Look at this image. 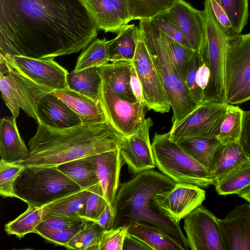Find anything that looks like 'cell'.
<instances>
[{
  "label": "cell",
  "instance_id": "20",
  "mask_svg": "<svg viewBox=\"0 0 250 250\" xmlns=\"http://www.w3.org/2000/svg\"><path fill=\"white\" fill-rule=\"evenodd\" d=\"M85 158L94 168L104 196L115 211L113 205L119 188L120 171L123 164L119 148Z\"/></svg>",
  "mask_w": 250,
  "mask_h": 250
},
{
  "label": "cell",
  "instance_id": "16",
  "mask_svg": "<svg viewBox=\"0 0 250 250\" xmlns=\"http://www.w3.org/2000/svg\"><path fill=\"white\" fill-rule=\"evenodd\" d=\"M152 125L150 118L145 119L140 127L132 135L125 137L119 149L123 162L129 172L135 174L153 169L154 162L149 132Z\"/></svg>",
  "mask_w": 250,
  "mask_h": 250
},
{
  "label": "cell",
  "instance_id": "53",
  "mask_svg": "<svg viewBox=\"0 0 250 250\" xmlns=\"http://www.w3.org/2000/svg\"><path fill=\"white\" fill-rule=\"evenodd\" d=\"M249 100H250V79L231 99L229 104H241Z\"/></svg>",
  "mask_w": 250,
  "mask_h": 250
},
{
  "label": "cell",
  "instance_id": "15",
  "mask_svg": "<svg viewBox=\"0 0 250 250\" xmlns=\"http://www.w3.org/2000/svg\"><path fill=\"white\" fill-rule=\"evenodd\" d=\"M184 229L191 250H225L219 219L199 206L184 218Z\"/></svg>",
  "mask_w": 250,
  "mask_h": 250
},
{
  "label": "cell",
  "instance_id": "29",
  "mask_svg": "<svg viewBox=\"0 0 250 250\" xmlns=\"http://www.w3.org/2000/svg\"><path fill=\"white\" fill-rule=\"evenodd\" d=\"M65 197L40 207L28 206L24 212L5 225V232L8 235H16L20 239L28 233H34L35 229L42 221L50 208Z\"/></svg>",
  "mask_w": 250,
  "mask_h": 250
},
{
  "label": "cell",
  "instance_id": "36",
  "mask_svg": "<svg viewBox=\"0 0 250 250\" xmlns=\"http://www.w3.org/2000/svg\"><path fill=\"white\" fill-rule=\"evenodd\" d=\"M130 21L149 20L168 11L176 0H127Z\"/></svg>",
  "mask_w": 250,
  "mask_h": 250
},
{
  "label": "cell",
  "instance_id": "9",
  "mask_svg": "<svg viewBox=\"0 0 250 250\" xmlns=\"http://www.w3.org/2000/svg\"><path fill=\"white\" fill-rule=\"evenodd\" d=\"M228 104L204 101L182 121L172 126L169 138L178 143L195 136L217 137Z\"/></svg>",
  "mask_w": 250,
  "mask_h": 250
},
{
  "label": "cell",
  "instance_id": "22",
  "mask_svg": "<svg viewBox=\"0 0 250 250\" xmlns=\"http://www.w3.org/2000/svg\"><path fill=\"white\" fill-rule=\"evenodd\" d=\"M52 93L59 97L81 119L83 123L97 124L107 119L100 102H96L68 87Z\"/></svg>",
  "mask_w": 250,
  "mask_h": 250
},
{
  "label": "cell",
  "instance_id": "14",
  "mask_svg": "<svg viewBox=\"0 0 250 250\" xmlns=\"http://www.w3.org/2000/svg\"><path fill=\"white\" fill-rule=\"evenodd\" d=\"M206 198V192L197 186L176 183L170 190L158 193L152 202L158 211L176 224L201 206Z\"/></svg>",
  "mask_w": 250,
  "mask_h": 250
},
{
  "label": "cell",
  "instance_id": "47",
  "mask_svg": "<svg viewBox=\"0 0 250 250\" xmlns=\"http://www.w3.org/2000/svg\"><path fill=\"white\" fill-rule=\"evenodd\" d=\"M239 143L250 158V110L243 111L242 129Z\"/></svg>",
  "mask_w": 250,
  "mask_h": 250
},
{
  "label": "cell",
  "instance_id": "25",
  "mask_svg": "<svg viewBox=\"0 0 250 250\" xmlns=\"http://www.w3.org/2000/svg\"><path fill=\"white\" fill-rule=\"evenodd\" d=\"M177 144L211 174L223 145L217 137L209 136L192 137Z\"/></svg>",
  "mask_w": 250,
  "mask_h": 250
},
{
  "label": "cell",
  "instance_id": "44",
  "mask_svg": "<svg viewBox=\"0 0 250 250\" xmlns=\"http://www.w3.org/2000/svg\"><path fill=\"white\" fill-rule=\"evenodd\" d=\"M127 233L126 225L103 230L99 238L97 250H123Z\"/></svg>",
  "mask_w": 250,
  "mask_h": 250
},
{
  "label": "cell",
  "instance_id": "7",
  "mask_svg": "<svg viewBox=\"0 0 250 250\" xmlns=\"http://www.w3.org/2000/svg\"><path fill=\"white\" fill-rule=\"evenodd\" d=\"M206 33L199 53L210 70L208 83L204 90V101L227 103L224 81V62L226 42L229 32L216 18L209 0H205L203 10Z\"/></svg>",
  "mask_w": 250,
  "mask_h": 250
},
{
  "label": "cell",
  "instance_id": "19",
  "mask_svg": "<svg viewBox=\"0 0 250 250\" xmlns=\"http://www.w3.org/2000/svg\"><path fill=\"white\" fill-rule=\"evenodd\" d=\"M168 11L192 49L199 53L205 38L204 11L196 9L183 0H176Z\"/></svg>",
  "mask_w": 250,
  "mask_h": 250
},
{
  "label": "cell",
  "instance_id": "49",
  "mask_svg": "<svg viewBox=\"0 0 250 250\" xmlns=\"http://www.w3.org/2000/svg\"><path fill=\"white\" fill-rule=\"evenodd\" d=\"M213 13L221 24L230 34L236 33L233 30L231 24L225 10L215 0H209Z\"/></svg>",
  "mask_w": 250,
  "mask_h": 250
},
{
  "label": "cell",
  "instance_id": "41",
  "mask_svg": "<svg viewBox=\"0 0 250 250\" xmlns=\"http://www.w3.org/2000/svg\"><path fill=\"white\" fill-rule=\"evenodd\" d=\"M24 166L18 163L0 160V195L3 197H15L13 184Z\"/></svg>",
  "mask_w": 250,
  "mask_h": 250
},
{
  "label": "cell",
  "instance_id": "17",
  "mask_svg": "<svg viewBox=\"0 0 250 250\" xmlns=\"http://www.w3.org/2000/svg\"><path fill=\"white\" fill-rule=\"evenodd\" d=\"M98 30L118 33L130 21L127 0H80Z\"/></svg>",
  "mask_w": 250,
  "mask_h": 250
},
{
  "label": "cell",
  "instance_id": "38",
  "mask_svg": "<svg viewBox=\"0 0 250 250\" xmlns=\"http://www.w3.org/2000/svg\"><path fill=\"white\" fill-rule=\"evenodd\" d=\"M102 231L95 222L87 220L64 247L77 250H97L99 238Z\"/></svg>",
  "mask_w": 250,
  "mask_h": 250
},
{
  "label": "cell",
  "instance_id": "52",
  "mask_svg": "<svg viewBox=\"0 0 250 250\" xmlns=\"http://www.w3.org/2000/svg\"><path fill=\"white\" fill-rule=\"evenodd\" d=\"M123 250H151V249L137 238L127 233L124 240Z\"/></svg>",
  "mask_w": 250,
  "mask_h": 250
},
{
  "label": "cell",
  "instance_id": "37",
  "mask_svg": "<svg viewBox=\"0 0 250 250\" xmlns=\"http://www.w3.org/2000/svg\"><path fill=\"white\" fill-rule=\"evenodd\" d=\"M161 31L170 61L179 76L185 82L188 64L195 50L183 45Z\"/></svg>",
  "mask_w": 250,
  "mask_h": 250
},
{
  "label": "cell",
  "instance_id": "46",
  "mask_svg": "<svg viewBox=\"0 0 250 250\" xmlns=\"http://www.w3.org/2000/svg\"><path fill=\"white\" fill-rule=\"evenodd\" d=\"M83 226L74 229L58 231H40L37 233L49 241L64 247L80 230Z\"/></svg>",
  "mask_w": 250,
  "mask_h": 250
},
{
  "label": "cell",
  "instance_id": "8",
  "mask_svg": "<svg viewBox=\"0 0 250 250\" xmlns=\"http://www.w3.org/2000/svg\"><path fill=\"white\" fill-rule=\"evenodd\" d=\"M0 89L2 98L16 120L20 109L38 123V104L46 93L53 90L41 86L0 61Z\"/></svg>",
  "mask_w": 250,
  "mask_h": 250
},
{
  "label": "cell",
  "instance_id": "6",
  "mask_svg": "<svg viewBox=\"0 0 250 250\" xmlns=\"http://www.w3.org/2000/svg\"><path fill=\"white\" fill-rule=\"evenodd\" d=\"M151 146L156 167L176 183L204 188L214 185L211 173L171 141L168 132L156 133Z\"/></svg>",
  "mask_w": 250,
  "mask_h": 250
},
{
  "label": "cell",
  "instance_id": "27",
  "mask_svg": "<svg viewBox=\"0 0 250 250\" xmlns=\"http://www.w3.org/2000/svg\"><path fill=\"white\" fill-rule=\"evenodd\" d=\"M140 37L139 27L135 24L125 26L115 38L108 41L107 54L109 62L133 61Z\"/></svg>",
  "mask_w": 250,
  "mask_h": 250
},
{
  "label": "cell",
  "instance_id": "34",
  "mask_svg": "<svg viewBox=\"0 0 250 250\" xmlns=\"http://www.w3.org/2000/svg\"><path fill=\"white\" fill-rule=\"evenodd\" d=\"M243 111L237 106L228 104L217 138L224 144L239 141Z\"/></svg>",
  "mask_w": 250,
  "mask_h": 250
},
{
  "label": "cell",
  "instance_id": "50",
  "mask_svg": "<svg viewBox=\"0 0 250 250\" xmlns=\"http://www.w3.org/2000/svg\"><path fill=\"white\" fill-rule=\"evenodd\" d=\"M210 73L207 63L202 60L196 73V83L204 91L206 88L210 79Z\"/></svg>",
  "mask_w": 250,
  "mask_h": 250
},
{
  "label": "cell",
  "instance_id": "28",
  "mask_svg": "<svg viewBox=\"0 0 250 250\" xmlns=\"http://www.w3.org/2000/svg\"><path fill=\"white\" fill-rule=\"evenodd\" d=\"M66 83L70 89L100 102L102 79L98 67L68 72Z\"/></svg>",
  "mask_w": 250,
  "mask_h": 250
},
{
  "label": "cell",
  "instance_id": "1",
  "mask_svg": "<svg viewBox=\"0 0 250 250\" xmlns=\"http://www.w3.org/2000/svg\"><path fill=\"white\" fill-rule=\"evenodd\" d=\"M98 31L80 0H0V56L54 59L83 50Z\"/></svg>",
  "mask_w": 250,
  "mask_h": 250
},
{
  "label": "cell",
  "instance_id": "26",
  "mask_svg": "<svg viewBox=\"0 0 250 250\" xmlns=\"http://www.w3.org/2000/svg\"><path fill=\"white\" fill-rule=\"evenodd\" d=\"M127 226V234L145 243L151 250H185L173 236L156 226L138 222Z\"/></svg>",
  "mask_w": 250,
  "mask_h": 250
},
{
  "label": "cell",
  "instance_id": "11",
  "mask_svg": "<svg viewBox=\"0 0 250 250\" xmlns=\"http://www.w3.org/2000/svg\"><path fill=\"white\" fill-rule=\"evenodd\" d=\"M0 61L34 83L53 91L67 87V71L54 59L12 55L0 56Z\"/></svg>",
  "mask_w": 250,
  "mask_h": 250
},
{
  "label": "cell",
  "instance_id": "18",
  "mask_svg": "<svg viewBox=\"0 0 250 250\" xmlns=\"http://www.w3.org/2000/svg\"><path fill=\"white\" fill-rule=\"evenodd\" d=\"M219 225L225 250H250V203L236 206Z\"/></svg>",
  "mask_w": 250,
  "mask_h": 250
},
{
  "label": "cell",
  "instance_id": "45",
  "mask_svg": "<svg viewBox=\"0 0 250 250\" xmlns=\"http://www.w3.org/2000/svg\"><path fill=\"white\" fill-rule=\"evenodd\" d=\"M87 221L66 217H52L42 220L35 229L34 233L74 229L82 227Z\"/></svg>",
  "mask_w": 250,
  "mask_h": 250
},
{
  "label": "cell",
  "instance_id": "39",
  "mask_svg": "<svg viewBox=\"0 0 250 250\" xmlns=\"http://www.w3.org/2000/svg\"><path fill=\"white\" fill-rule=\"evenodd\" d=\"M227 13L233 31L240 34L248 22V0H215Z\"/></svg>",
  "mask_w": 250,
  "mask_h": 250
},
{
  "label": "cell",
  "instance_id": "2",
  "mask_svg": "<svg viewBox=\"0 0 250 250\" xmlns=\"http://www.w3.org/2000/svg\"><path fill=\"white\" fill-rule=\"evenodd\" d=\"M125 137L107 121L66 128L38 124L28 142L29 154L18 163L24 167L58 166L119 148Z\"/></svg>",
  "mask_w": 250,
  "mask_h": 250
},
{
  "label": "cell",
  "instance_id": "21",
  "mask_svg": "<svg viewBox=\"0 0 250 250\" xmlns=\"http://www.w3.org/2000/svg\"><path fill=\"white\" fill-rule=\"evenodd\" d=\"M37 113L38 124L53 128H66L83 124L80 118L52 92L42 98Z\"/></svg>",
  "mask_w": 250,
  "mask_h": 250
},
{
  "label": "cell",
  "instance_id": "10",
  "mask_svg": "<svg viewBox=\"0 0 250 250\" xmlns=\"http://www.w3.org/2000/svg\"><path fill=\"white\" fill-rule=\"evenodd\" d=\"M250 79V32L228 37L225 54L224 81L226 103Z\"/></svg>",
  "mask_w": 250,
  "mask_h": 250
},
{
  "label": "cell",
  "instance_id": "30",
  "mask_svg": "<svg viewBox=\"0 0 250 250\" xmlns=\"http://www.w3.org/2000/svg\"><path fill=\"white\" fill-rule=\"evenodd\" d=\"M250 163V158L239 142L223 144L211 173L214 184L232 171Z\"/></svg>",
  "mask_w": 250,
  "mask_h": 250
},
{
  "label": "cell",
  "instance_id": "33",
  "mask_svg": "<svg viewBox=\"0 0 250 250\" xmlns=\"http://www.w3.org/2000/svg\"><path fill=\"white\" fill-rule=\"evenodd\" d=\"M214 185L218 194H239L250 186V163L232 171L216 181Z\"/></svg>",
  "mask_w": 250,
  "mask_h": 250
},
{
  "label": "cell",
  "instance_id": "5",
  "mask_svg": "<svg viewBox=\"0 0 250 250\" xmlns=\"http://www.w3.org/2000/svg\"><path fill=\"white\" fill-rule=\"evenodd\" d=\"M82 190L58 166H26L13 184L15 197L40 207Z\"/></svg>",
  "mask_w": 250,
  "mask_h": 250
},
{
  "label": "cell",
  "instance_id": "23",
  "mask_svg": "<svg viewBox=\"0 0 250 250\" xmlns=\"http://www.w3.org/2000/svg\"><path fill=\"white\" fill-rule=\"evenodd\" d=\"M28 148L22 141L16 124V119L5 117L0 122V160L18 163L25 159Z\"/></svg>",
  "mask_w": 250,
  "mask_h": 250
},
{
  "label": "cell",
  "instance_id": "4",
  "mask_svg": "<svg viewBox=\"0 0 250 250\" xmlns=\"http://www.w3.org/2000/svg\"><path fill=\"white\" fill-rule=\"evenodd\" d=\"M139 27L173 111L172 126L182 121L198 104L172 63L161 31L149 20H140Z\"/></svg>",
  "mask_w": 250,
  "mask_h": 250
},
{
  "label": "cell",
  "instance_id": "12",
  "mask_svg": "<svg viewBox=\"0 0 250 250\" xmlns=\"http://www.w3.org/2000/svg\"><path fill=\"white\" fill-rule=\"evenodd\" d=\"M100 102L107 120L125 137L133 134L145 120L146 106L144 102L123 100L103 82Z\"/></svg>",
  "mask_w": 250,
  "mask_h": 250
},
{
  "label": "cell",
  "instance_id": "51",
  "mask_svg": "<svg viewBox=\"0 0 250 250\" xmlns=\"http://www.w3.org/2000/svg\"><path fill=\"white\" fill-rule=\"evenodd\" d=\"M130 86L136 100L138 102H145L141 83L137 75L133 64L131 69Z\"/></svg>",
  "mask_w": 250,
  "mask_h": 250
},
{
  "label": "cell",
  "instance_id": "54",
  "mask_svg": "<svg viewBox=\"0 0 250 250\" xmlns=\"http://www.w3.org/2000/svg\"><path fill=\"white\" fill-rule=\"evenodd\" d=\"M238 196L250 203V186L244 189Z\"/></svg>",
  "mask_w": 250,
  "mask_h": 250
},
{
  "label": "cell",
  "instance_id": "32",
  "mask_svg": "<svg viewBox=\"0 0 250 250\" xmlns=\"http://www.w3.org/2000/svg\"><path fill=\"white\" fill-rule=\"evenodd\" d=\"M58 167L82 189H88L99 183L94 168L85 158L67 162Z\"/></svg>",
  "mask_w": 250,
  "mask_h": 250
},
{
  "label": "cell",
  "instance_id": "13",
  "mask_svg": "<svg viewBox=\"0 0 250 250\" xmlns=\"http://www.w3.org/2000/svg\"><path fill=\"white\" fill-rule=\"evenodd\" d=\"M133 66L141 83L146 108L161 113L171 107L157 70L141 36L133 60Z\"/></svg>",
  "mask_w": 250,
  "mask_h": 250
},
{
  "label": "cell",
  "instance_id": "35",
  "mask_svg": "<svg viewBox=\"0 0 250 250\" xmlns=\"http://www.w3.org/2000/svg\"><path fill=\"white\" fill-rule=\"evenodd\" d=\"M106 39H97L90 43L79 56L74 71L99 67L108 63L107 45Z\"/></svg>",
  "mask_w": 250,
  "mask_h": 250
},
{
  "label": "cell",
  "instance_id": "24",
  "mask_svg": "<svg viewBox=\"0 0 250 250\" xmlns=\"http://www.w3.org/2000/svg\"><path fill=\"white\" fill-rule=\"evenodd\" d=\"M133 62L119 61L98 67L102 82L107 84L119 97L125 101L137 102L130 86Z\"/></svg>",
  "mask_w": 250,
  "mask_h": 250
},
{
  "label": "cell",
  "instance_id": "48",
  "mask_svg": "<svg viewBox=\"0 0 250 250\" xmlns=\"http://www.w3.org/2000/svg\"><path fill=\"white\" fill-rule=\"evenodd\" d=\"M115 216V211L108 204L95 222L103 230H109L114 228Z\"/></svg>",
  "mask_w": 250,
  "mask_h": 250
},
{
  "label": "cell",
  "instance_id": "3",
  "mask_svg": "<svg viewBox=\"0 0 250 250\" xmlns=\"http://www.w3.org/2000/svg\"><path fill=\"white\" fill-rule=\"evenodd\" d=\"M176 183L153 169L135 174L122 183L116 194L113 207L114 228L133 222H143L160 228L173 236L184 247H189L179 224H176L154 209L152 198L172 189Z\"/></svg>",
  "mask_w": 250,
  "mask_h": 250
},
{
  "label": "cell",
  "instance_id": "31",
  "mask_svg": "<svg viewBox=\"0 0 250 250\" xmlns=\"http://www.w3.org/2000/svg\"><path fill=\"white\" fill-rule=\"evenodd\" d=\"M89 194V189H85L66 197L52 207L43 220L57 216L85 220L87 201Z\"/></svg>",
  "mask_w": 250,
  "mask_h": 250
},
{
  "label": "cell",
  "instance_id": "40",
  "mask_svg": "<svg viewBox=\"0 0 250 250\" xmlns=\"http://www.w3.org/2000/svg\"><path fill=\"white\" fill-rule=\"evenodd\" d=\"M149 20L175 41L188 48L192 49L175 23L168 10L159 14Z\"/></svg>",
  "mask_w": 250,
  "mask_h": 250
},
{
  "label": "cell",
  "instance_id": "42",
  "mask_svg": "<svg viewBox=\"0 0 250 250\" xmlns=\"http://www.w3.org/2000/svg\"><path fill=\"white\" fill-rule=\"evenodd\" d=\"M202 62L200 53L195 51L188 66V69L185 80L187 89L194 101L199 104L204 99V91L196 83V73Z\"/></svg>",
  "mask_w": 250,
  "mask_h": 250
},
{
  "label": "cell",
  "instance_id": "43",
  "mask_svg": "<svg viewBox=\"0 0 250 250\" xmlns=\"http://www.w3.org/2000/svg\"><path fill=\"white\" fill-rule=\"evenodd\" d=\"M88 189L90 194L87 201L85 219L95 222L109 204L99 183Z\"/></svg>",
  "mask_w": 250,
  "mask_h": 250
}]
</instances>
